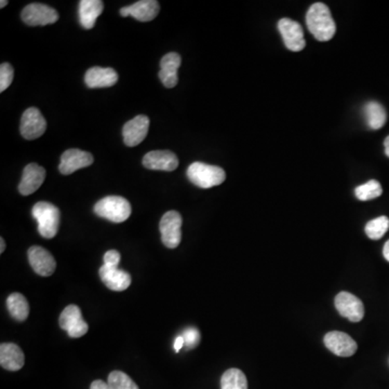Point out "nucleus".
<instances>
[{
	"label": "nucleus",
	"mask_w": 389,
	"mask_h": 389,
	"mask_svg": "<svg viewBox=\"0 0 389 389\" xmlns=\"http://www.w3.org/2000/svg\"><path fill=\"white\" fill-rule=\"evenodd\" d=\"M382 193V187L377 180H371L355 189L356 197L361 201L372 200L381 196Z\"/></svg>",
	"instance_id": "26"
},
{
	"label": "nucleus",
	"mask_w": 389,
	"mask_h": 389,
	"mask_svg": "<svg viewBox=\"0 0 389 389\" xmlns=\"http://www.w3.org/2000/svg\"><path fill=\"white\" fill-rule=\"evenodd\" d=\"M107 383L113 389H140L129 375L121 371H113L110 373Z\"/></svg>",
	"instance_id": "28"
},
{
	"label": "nucleus",
	"mask_w": 389,
	"mask_h": 389,
	"mask_svg": "<svg viewBox=\"0 0 389 389\" xmlns=\"http://www.w3.org/2000/svg\"><path fill=\"white\" fill-rule=\"evenodd\" d=\"M278 30L282 34L286 47L290 51L300 52L305 48L303 27L291 19H282L278 22Z\"/></svg>",
	"instance_id": "10"
},
{
	"label": "nucleus",
	"mask_w": 389,
	"mask_h": 389,
	"mask_svg": "<svg viewBox=\"0 0 389 389\" xmlns=\"http://www.w3.org/2000/svg\"><path fill=\"white\" fill-rule=\"evenodd\" d=\"M384 146L385 154H386V156L389 158V135L386 137V139H385Z\"/></svg>",
	"instance_id": "35"
},
{
	"label": "nucleus",
	"mask_w": 389,
	"mask_h": 389,
	"mask_svg": "<svg viewBox=\"0 0 389 389\" xmlns=\"http://www.w3.org/2000/svg\"><path fill=\"white\" fill-rule=\"evenodd\" d=\"M160 10V5L157 0H141L133 5L120 9L123 17H132L141 22H150L154 20Z\"/></svg>",
	"instance_id": "16"
},
{
	"label": "nucleus",
	"mask_w": 389,
	"mask_h": 389,
	"mask_svg": "<svg viewBox=\"0 0 389 389\" xmlns=\"http://www.w3.org/2000/svg\"><path fill=\"white\" fill-rule=\"evenodd\" d=\"M33 216L38 223V232L47 239L57 236L60 225L59 208L46 201H40L35 205L32 211Z\"/></svg>",
	"instance_id": "3"
},
{
	"label": "nucleus",
	"mask_w": 389,
	"mask_h": 389,
	"mask_svg": "<svg viewBox=\"0 0 389 389\" xmlns=\"http://www.w3.org/2000/svg\"><path fill=\"white\" fill-rule=\"evenodd\" d=\"M150 118L145 115H139L129 120L123 126V142L127 146L135 147L142 143L150 129Z\"/></svg>",
	"instance_id": "13"
},
{
	"label": "nucleus",
	"mask_w": 389,
	"mask_h": 389,
	"mask_svg": "<svg viewBox=\"0 0 389 389\" xmlns=\"http://www.w3.org/2000/svg\"><path fill=\"white\" fill-rule=\"evenodd\" d=\"M15 77V71L11 64L3 63L0 67V92L10 87Z\"/></svg>",
	"instance_id": "29"
},
{
	"label": "nucleus",
	"mask_w": 389,
	"mask_h": 389,
	"mask_svg": "<svg viewBox=\"0 0 389 389\" xmlns=\"http://www.w3.org/2000/svg\"><path fill=\"white\" fill-rule=\"evenodd\" d=\"M383 254H384L385 259L389 262V240L385 243L384 249H383Z\"/></svg>",
	"instance_id": "34"
},
{
	"label": "nucleus",
	"mask_w": 389,
	"mask_h": 389,
	"mask_svg": "<svg viewBox=\"0 0 389 389\" xmlns=\"http://www.w3.org/2000/svg\"><path fill=\"white\" fill-rule=\"evenodd\" d=\"M143 166L156 171H174L179 166V159L170 150H153L145 155Z\"/></svg>",
	"instance_id": "15"
},
{
	"label": "nucleus",
	"mask_w": 389,
	"mask_h": 389,
	"mask_svg": "<svg viewBox=\"0 0 389 389\" xmlns=\"http://www.w3.org/2000/svg\"><path fill=\"white\" fill-rule=\"evenodd\" d=\"M46 179V170L37 164H30L25 166L22 180L19 185V191L23 196H28L40 189Z\"/></svg>",
	"instance_id": "17"
},
{
	"label": "nucleus",
	"mask_w": 389,
	"mask_h": 389,
	"mask_svg": "<svg viewBox=\"0 0 389 389\" xmlns=\"http://www.w3.org/2000/svg\"><path fill=\"white\" fill-rule=\"evenodd\" d=\"M187 177L193 185L200 189H211L223 183L226 173L220 166L193 162L187 169Z\"/></svg>",
	"instance_id": "2"
},
{
	"label": "nucleus",
	"mask_w": 389,
	"mask_h": 389,
	"mask_svg": "<svg viewBox=\"0 0 389 389\" xmlns=\"http://www.w3.org/2000/svg\"><path fill=\"white\" fill-rule=\"evenodd\" d=\"M94 162V156L90 153L71 148L62 155L59 170L64 175H69V174L76 172L77 170L91 166Z\"/></svg>",
	"instance_id": "14"
},
{
	"label": "nucleus",
	"mask_w": 389,
	"mask_h": 389,
	"mask_svg": "<svg viewBox=\"0 0 389 389\" xmlns=\"http://www.w3.org/2000/svg\"><path fill=\"white\" fill-rule=\"evenodd\" d=\"M0 243H1V247H0V253H3L6 250V243L3 238H0Z\"/></svg>",
	"instance_id": "36"
},
{
	"label": "nucleus",
	"mask_w": 389,
	"mask_h": 389,
	"mask_svg": "<svg viewBox=\"0 0 389 389\" xmlns=\"http://www.w3.org/2000/svg\"><path fill=\"white\" fill-rule=\"evenodd\" d=\"M183 338L185 340V345L189 348H193L198 345L199 340H200V334H199L197 329L189 328L184 332Z\"/></svg>",
	"instance_id": "30"
},
{
	"label": "nucleus",
	"mask_w": 389,
	"mask_h": 389,
	"mask_svg": "<svg viewBox=\"0 0 389 389\" xmlns=\"http://www.w3.org/2000/svg\"><path fill=\"white\" fill-rule=\"evenodd\" d=\"M47 129V121L36 107L27 108L21 118V135L26 140L42 137Z\"/></svg>",
	"instance_id": "8"
},
{
	"label": "nucleus",
	"mask_w": 389,
	"mask_h": 389,
	"mask_svg": "<svg viewBox=\"0 0 389 389\" xmlns=\"http://www.w3.org/2000/svg\"><path fill=\"white\" fill-rule=\"evenodd\" d=\"M25 357L22 349L13 343H3L0 345V365L8 371H19L24 365Z\"/></svg>",
	"instance_id": "21"
},
{
	"label": "nucleus",
	"mask_w": 389,
	"mask_h": 389,
	"mask_svg": "<svg viewBox=\"0 0 389 389\" xmlns=\"http://www.w3.org/2000/svg\"><path fill=\"white\" fill-rule=\"evenodd\" d=\"M184 345H185V340H184L183 336H179V338H177V340H175V342H174V349H175L177 353H179Z\"/></svg>",
	"instance_id": "33"
},
{
	"label": "nucleus",
	"mask_w": 389,
	"mask_h": 389,
	"mask_svg": "<svg viewBox=\"0 0 389 389\" xmlns=\"http://www.w3.org/2000/svg\"><path fill=\"white\" fill-rule=\"evenodd\" d=\"M182 216L178 211L164 213L160 221L159 228L162 243L169 249L179 247L182 239Z\"/></svg>",
	"instance_id": "5"
},
{
	"label": "nucleus",
	"mask_w": 389,
	"mask_h": 389,
	"mask_svg": "<svg viewBox=\"0 0 389 389\" xmlns=\"http://www.w3.org/2000/svg\"><path fill=\"white\" fill-rule=\"evenodd\" d=\"M94 212L113 223H123L131 216V205L123 197L108 196L96 202Z\"/></svg>",
	"instance_id": "4"
},
{
	"label": "nucleus",
	"mask_w": 389,
	"mask_h": 389,
	"mask_svg": "<svg viewBox=\"0 0 389 389\" xmlns=\"http://www.w3.org/2000/svg\"><path fill=\"white\" fill-rule=\"evenodd\" d=\"M101 279L103 284L112 291H125L131 284V276L129 273L118 268L103 265L98 270Z\"/></svg>",
	"instance_id": "18"
},
{
	"label": "nucleus",
	"mask_w": 389,
	"mask_h": 389,
	"mask_svg": "<svg viewBox=\"0 0 389 389\" xmlns=\"http://www.w3.org/2000/svg\"><path fill=\"white\" fill-rule=\"evenodd\" d=\"M367 123L372 130H379L386 123L387 113L384 106L377 102H369L365 106Z\"/></svg>",
	"instance_id": "24"
},
{
	"label": "nucleus",
	"mask_w": 389,
	"mask_h": 389,
	"mask_svg": "<svg viewBox=\"0 0 389 389\" xmlns=\"http://www.w3.org/2000/svg\"><path fill=\"white\" fill-rule=\"evenodd\" d=\"M60 327L73 338H81L89 330L88 323L83 320L80 309L77 305H69L60 316Z\"/></svg>",
	"instance_id": "7"
},
{
	"label": "nucleus",
	"mask_w": 389,
	"mask_h": 389,
	"mask_svg": "<svg viewBox=\"0 0 389 389\" xmlns=\"http://www.w3.org/2000/svg\"><path fill=\"white\" fill-rule=\"evenodd\" d=\"M90 389H113L108 385V383L104 382L102 379H96L91 384Z\"/></svg>",
	"instance_id": "32"
},
{
	"label": "nucleus",
	"mask_w": 389,
	"mask_h": 389,
	"mask_svg": "<svg viewBox=\"0 0 389 389\" xmlns=\"http://www.w3.org/2000/svg\"><path fill=\"white\" fill-rule=\"evenodd\" d=\"M117 81V71L110 67H92L85 75V83L91 89L107 88L116 85Z\"/></svg>",
	"instance_id": "20"
},
{
	"label": "nucleus",
	"mask_w": 389,
	"mask_h": 389,
	"mask_svg": "<svg viewBox=\"0 0 389 389\" xmlns=\"http://www.w3.org/2000/svg\"><path fill=\"white\" fill-rule=\"evenodd\" d=\"M306 24L309 32L319 42H329L336 33V25L333 20L328 6L322 3L311 5L306 15Z\"/></svg>",
	"instance_id": "1"
},
{
	"label": "nucleus",
	"mask_w": 389,
	"mask_h": 389,
	"mask_svg": "<svg viewBox=\"0 0 389 389\" xmlns=\"http://www.w3.org/2000/svg\"><path fill=\"white\" fill-rule=\"evenodd\" d=\"M182 59L180 54L170 52L166 54L160 61L159 78L166 88H174L177 86L179 77L178 69L181 67Z\"/></svg>",
	"instance_id": "19"
},
{
	"label": "nucleus",
	"mask_w": 389,
	"mask_h": 389,
	"mask_svg": "<svg viewBox=\"0 0 389 389\" xmlns=\"http://www.w3.org/2000/svg\"><path fill=\"white\" fill-rule=\"evenodd\" d=\"M104 3L102 0H81L79 3V20L86 30L94 28L96 19L102 15Z\"/></svg>",
	"instance_id": "22"
},
{
	"label": "nucleus",
	"mask_w": 389,
	"mask_h": 389,
	"mask_svg": "<svg viewBox=\"0 0 389 389\" xmlns=\"http://www.w3.org/2000/svg\"><path fill=\"white\" fill-rule=\"evenodd\" d=\"M22 20L31 26H44L59 20V13L53 8L44 3H31L21 13Z\"/></svg>",
	"instance_id": "6"
},
{
	"label": "nucleus",
	"mask_w": 389,
	"mask_h": 389,
	"mask_svg": "<svg viewBox=\"0 0 389 389\" xmlns=\"http://www.w3.org/2000/svg\"><path fill=\"white\" fill-rule=\"evenodd\" d=\"M325 345L331 353L340 357H352L357 352V343L348 334L340 331H331L325 336Z\"/></svg>",
	"instance_id": "11"
},
{
	"label": "nucleus",
	"mask_w": 389,
	"mask_h": 389,
	"mask_svg": "<svg viewBox=\"0 0 389 389\" xmlns=\"http://www.w3.org/2000/svg\"><path fill=\"white\" fill-rule=\"evenodd\" d=\"M120 262V253L116 250H110L104 255V265L110 267H118Z\"/></svg>",
	"instance_id": "31"
},
{
	"label": "nucleus",
	"mask_w": 389,
	"mask_h": 389,
	"mask_svg": "<svg viewBox=\"0 0 389 389\" xmlns=\"http://www.w3.org/2000/svg\"><path fill=\"white\" fill-rule=\"evenodd\" d=\"M221 389H248L245 373L239 369H230L222 375Z\"/></svg>",
	"instance_id": "25"
},
{
	"label": "nucleus",
	"mask_w": 389,
	"mask_h": 389,
	"mask_svg": "<svg viewBox=\"0 0 389 389\" xmlns=\"http://www.w3.org/2000/svg\"><path fill=\"white\" fill-rule=\"evenodd\" d=\"M28 261L34 272L40 276H51L57 268L53 255L40 245H34L28 249Z\"/></svg>",
	"instance_id": "12"
},
{
	"label": "nucleus",
	"mask_w": 389,
	"mask_h": 389,
	"mask_svg": "<svg viewBox=\"0 0 389 389\" xmlns=\"http://www.w3.org/2000/svg\"><path fill=\"white\" fill-rule=\"evenodd\" d=\"M388 230L389 218L387 216H379V218L370 221L365 228L368 237L372 240L381 239Z\"/></svg>",
	"instance_id": "27"
},
{
	"label": "nucleus",
	"mask_w": 389,
	"mask_h": 389,
	"mask_svg": "<svg viewBox=\"0 0 389 389\" xmlns=\"http://www.w3.org/2000/svg\"><path fill=\"white\" fill-rule=\"evenodd\" d=\"M8 5V1L7 0H1V3H0V8H1V9H3V8H5L6 6Z\"/></svg>",
	"instance_id": "37"
},
{
	"label": "nucleus",
	"mask_w": 389,
	"mask_h": 389,
	"mask_svg": "<svg viewBox=\"0 0 389 389\" xmlns=\"http://www.w3.org/2000/svg\"><path fill=\"white\" fill-rule=\"evenodd\" d=\"M7 306L11 316L17 321L26 320L30 315V305L21 293H12L7 300Z\"/></svg>",
	"instance_id": "23"
},
{
	"label": "nucleus",
	"mask_w": 389,
	"mask_h": 389,
	"mask_svg": "<svg viewBox=\"0 0 389 389\" xmlns=\"http://www.w3.org/2000/svg\"><path fill=\"white\" fill-rule=\"evenodd\" d=\"M336 307L338 313L352 322H359L365 317V306L361 300L349 292L343 291L336 297Z\"/></svg>",
	"instance_id": "9"
}]
</instances>
